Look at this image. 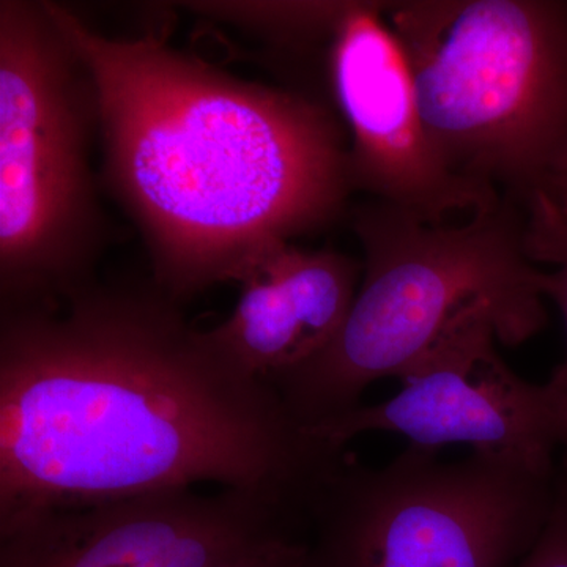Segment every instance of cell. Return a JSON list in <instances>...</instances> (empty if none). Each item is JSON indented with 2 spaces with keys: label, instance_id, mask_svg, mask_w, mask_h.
Segmentation results:
<instances>
[{
  "label": "cell",
  "instance_id": "cell-11",
  "mask_svg": "<svg viewBox=\"0 0 567 567\" xmlns=\"http://www.w3.org/2000/svg\"><path fill=\"white\" fill-rule=\"evenodd\" d=\"M525 251L533 264L554 265V274L544 278V292L558 305L567 328V215L539 193L525 205ZM548 382L567 402V354Z\"/></svg>",
  "mask_w": 567,
  "mask_h": 567
},
{
  "label": "cell",
  "instance_id": "cell-1",
  "mask_svg": "<svg viewBox=\"0 0 567 567\" xmlns=\"http://www.w3.org/2000/svg\"><path fill=\"white\" fill-rule=\"evenodd\" d=\"M347 453L235 368L152 276L0 306V528L199 483L309 518Z\"/></svg>",
  "mask_w": 567,
  "mask_h": 567
},
{
  "label": "cell",
  "instance_id": "cell-8",
  "mask_svg": "<svg viewBox=\"0 0 567 567\" xmlns=\"http://www.w3.org/2000/svg\"><path fill=\"white\" fill-rule=\"evenodd\" d=\"M386 2L346 0L320 54L331 107L349 137L353 192L446 223L502 203L451 174L429 136L412 69L385 18Z\"/></svg>",
  "mask_w": 567,
  "mask_h": 567
},
{
  "label": "cell",
  "instance_id": "cell-13",
  "mask_svg": "<svg viewBox=\"0 0 567 567\" xmlns=\"http://www.w3.org/2000/svg\"><path fill=\"white\" fill-rule=\"evenodd\" d=\"M218 567H317L308 537L282 535L249 548Z\"/></svg>",
  "mask_w": 567,
  "mask_h": 567
},
{
  "label": "cell",
  "instance_id": "cell-14",
  "mask_svg": "<svg viewBox=\"0 0 567 567\" xmlns=\"http://www.w3.org/2000/svg\"><path fill=\"white\" fill-rule=\"evenodd\" d=\"M537 193L546 196L555 207L567 215V159Z\"/></svg>",
  "mask_w": 567,
  "mask_h": 567
},
{
  "label": "cell",
  "instance_id": "cell-6",
  "mask_svg": "<svg viewBox=\"0 0 567 567\" xmlns=\"http://www.w3.org/2000/svg\"><path fill=\"white\" fill-rule=\"evenodd\" d=\"M554 494L555 477L481 454L445 462L410 445L372 470L349 453L317 498L309 544L317 567H513Z\"/></svg>",
  "mask_w": 567,
  "mask_h": 567
},
{
  "label": "cell",
  "instance_id": "cell-9",
  "mask_svg": "<svg viewBox=\"0 0 567 567\" xmlns=\"http://www.w3.org/2000/svg\"><path fill=\"white\" fill-rule=\"evenodd\" d=\"M301 532L271 496L185 488L22 518L0 528V567H218Z\"/></svg>",
  "mask_w": 567,
  "mask_h": 567
},
{
  "label": "cell",
  "instance_id": "cell-3",
  "mask_svg": "<svg viewBox=\"0 0 567 567\" xmlns=\"http://www.w3.org/2000/svg\"><path fill=\"white\" fill-rule=\"evenodd\" d=\"M350 223L364 251L352 309L327 349L270 382L303 427L352 412L372 382L401 379L477 309L498 316L503 344H522L546 327V274L525 251L520 205L502 199L447 224L371 200Z\"/></svg>",
  "mask_w": 567,
  "mask_h": 567
},
{
  "label": "cell",
  "instance_id": "cell-2",
  "mask_svg": "<svg viewBox=\"0 0 567 567\" xmlns=\"http://www.w3.org/2000/svg\"><path fill=\"white\" fill-rule=\"evenodd\" d=\"M50 3L99 85L104 193L136 227L164 292L185 305L341 218L349 137L330 103L235 76L174 48L159 25L106 35Z\"/></svg>",
  "mask_w": 567,
  "mask_h": 567
},
{
  "label": "cell",
  "instance_id": "cell-7",
  "mask_svg": "<svg viewBox=\"0 0 567 567\" xmlns=\"http://www.w3.org/2000/svg\"><path fill=\"white\" fill-rule=\"evenodd\" d=\"M495 339H502L498 316L470 312L401 377V393L308 432L334 447L371 431L395 432L429 450L465 443L481 456L555 477V453L567 447V402L550 382L514 374Z\"/></svg>",
  "mask_w": 567,
  "mask_h": 567
},
{
  "label": "cell",
  "instance_id": "cell-5",
  "mask_svg": "<svg viewBox=\"0 0 567 567\" xmlns=\"http://www.w3.org/2000/svg\"><path fill=\"white\" fill-rule=\"evenodd\" d=\"M99 85L50 0H0V306L99 279L104 210Z\"/></svg>",
  "mask_w": 567,
  "mask_h": 567
},
{
  "label": "cell",
  "instance_id": "cell-10",
  "mask_svg": "<svg viewBox=\"0 0 567 567\" xmlns=\"http://www.w3.org/2000/svg\"><path fill=\"white\" fill-rule=\"evenodd\" d=\"M363 262L334 249L279 244L257 257L237 284L233 315L207 331L235 368L270 383L333 341L360 289Z\"/></svg>",
  "mask_w": 567,
  "mask_h": 567
},
{
  "label": "cell",
  "instance_id": "cell-12",
  "mask_svg": "<svg viewBox=\"0 0 567 567\" xmlns=\"http://www.w3.org/2000/svg\"><path fill=\"white\" fill-rule=\"evenodd\" d=\"M513 567H567V447L555 476L554 505L546 527Z\"/></svg>",
  "mask_w": 567,
  "mask_h": 567
},
{
  "label": "cell",
  "instance_id": "cell-4",
  "mask_svg": "<svg viewBox=\"0 0 567 567\" xmlns=\"http://www.w3.org/2000/svg\"><path fill=\"white\" fill-rule=\"evenodd\" d=\"M385 18L450 173L525 208L567 159V2L405 0Z\"/></svg>",
  "mask_w": 567,
  "mask_h": 567
}]
</instances>
